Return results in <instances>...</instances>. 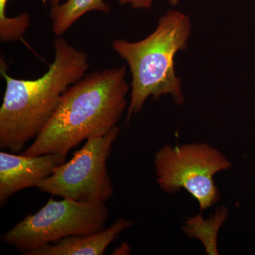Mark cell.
Here are the masks:
<instances>
[{"label":"cell","instance_id":"cell-14","mask_svg":"<svg viewBox=\"0 0 255 255\" xmlns=\"http://www.w3.org/2000/svg\"><path fill=\"white\" fill-rule=\"evenodd\" d=\"M63 1L64 0H50V3H51L52 6H55V5L61 4Z\"/></svg>","mask_w":255,"mask_h":255},{"label":"cell","instance_id":"cell-5","mask_svg":"<svg viewBox=\"0 0 255 255\" xmlns=\"http://www.w3.org/2000/svg\"><path fill=\"white\" fill-rule=\"evenodd\" d=\"M154 166L161 189L170 194L185 189L202 211L219 201L214 176L231 168V163L212 146L192 143L164 146L155 154Z\"/></svg>","mask_w":255,"mask_h":255},{"label":"cell","instance_id":"cell-13","mask_svg":"<svg viewBox=\"0 0 255 255\" xmlns=\"http://www.w3.org/2000/svg\"><path fill=\"white\" fill-rule=\"evenodd\" d=\"M130 253H131V248H130V245L127 242H123L112 251V255H130Z\"/></svg>","mask_w":255,"mask_h":255},{"label":"cell","instance_id":"cell-12","mask_svg":"<svg viewBox=\"0 0 255 255\" xmlns=\"http://www.w3.org/2000/svg\"><path fill=\"white\" fill-rule=\"evenodd\" d=\"M155 0H118L121 5L128 4L135 9H150ZM172 6H177L180 0H167Z\"/></svg>","mask_w":255,"mask_h":255},{"label":"cell","instance_id":"cell-7","mask_svg":"<svg viewBox=\"0 0 255 255\" xmlns=\"http://www.w3.org/2000/svg\"><path fill=\"white\" fill-rule=\"evenodd\" d=\"M66 155L46 154L42 155H16L0 152V205L4 206L18 191L38 184L66 162Z\"/></svg>","mask_w":255,"mask_h":255},{"label":"cell","instance_id":"cell-4","mask_svg":"<svg viewBox=\"0 0 255 255\" xmlns=\"http://www.w3.org/2000/svg\"><path fill=\"white\" fill-rule=\"evenodd\" d=\"M109 217L105 203L50 199L35 214H28L1 236V241L25 253L65 238L102 231Z\"/></svg>","mask_w":255,"mask_h":255},{"label":"cell","instance_id":"cell-1","mask_svg":"<svg viewBox=\"0 0 255 255\" xmlns=\"http://www.w3.org/2000/svg\"><path fill=\"white\" fill-rule=\"evenodd\" d=\"M127 70L121 66L96 71L69 87L46 126L22 154L67 156L81 142L105 135L117 127L130 90Z\"/></svg>","mask_w":255,"mask_h":255},{"label":"cell","instance_id":"cell-11","mask_svg":"<svg viewBox=\"0 0 255 255\" xmlns=\"http://www.w3.org/2000/svg\"><path fill=\"white\" fill-rule=\"evenodd\" d=\"M8 1L9 0H0V39L4 43L21 39L30 25V16L26 13L16 17L6 16Z\"/></svg>","mask_w":255,"mask_h":255},{"label":"cell","instance_id":"cell-2","mask_svg":"<svg viewBox=\"0 0 255 255\" xmlns=\"http://www.w3.org/2000/svg\"><path fill=\"white\" fill-rule=\"evenodd\" d=\"M55 58L41 78L21 80L6 73L1 59L6 90L0 108V147L13 153L36 138L52 117L69 87L85 76L89 68L85 52L58 37Z\"/></svg>","mask_w":255,"mask_h":255},{"label":"cell","instance_id":"cell-8","mask_svg":"<svg viewBox=\"0 0 255 255\" xmlns=\"http://www.w3.org/2000/svg\"><path fill=\"white\" fill-rule=\"evenodd\" d=\"M132 225L131 221L120 218L110 227L85 235L70 236L51 244L37 248L25 255H102L124 230Z\"/></svg>","mask_w":255,"mask_h":255},{"label":"cell","instance_id":"cell-3","mask_svg":"<svg viewBox=\"0 0 255 255\" xmlns=\"http://www.w3.org/2000/svg\"><path fill=\"white\" fill-rule=\"evenodd\" d=\"M191 27L188 15L171 9L144 39L112 42V48L127 62L131 73L128 117L141 112L150 97L169 95L176 105L184 103L182 81L176 73L174 60L179 52L187 49Z\"/></svg>","mask_w":255,"mask_h":255},{"label":"cell","instance_id":"cell-10","mask_svg":"<svg viewBox=\"0 0 255 255\" xmlns=\"http://www.w3.org/2000/svg\"><path fill=\"white\" fill-rule=\"evenodd\" d=\"M227 217V209L221 206L208 219H204L201 214L189 218L182 229L189 238L199 240L208 255H217L218 233Z\"/></svg>","mask_w":255,"mask_h":255},{"label":"cell","instance_id":"cell-9","mask_svg":"<svg viewBox=\"0 0 255 255\" xmlns=\"http://www.w3.org/2000/svg\"><path fill=\"white\" fill-rule=\"evenodd\" d=\"M94 11L109 14L110 9L105 0H66L52 6L50 16L53 33L58 37L63 36L82 16Z\"/></svg>","mask_w":255,"mask_h":255},{"label":"cell","instance_id":"cell-6","mask_svg":"<svg viewBox=\"0 0 255 255\" xmlns=\"http://www.w3.org/2000/svg\"><path fill=\"white\" fill-rule=\"evenodd\" d=\"M119 132L117 126L105 135L86 140L70 160L57 167L37 188L63 199L87 204L105 203L114 194L107 164Z\"/></svg>","mask_w":255,"mask_h":255}]
</instances>
